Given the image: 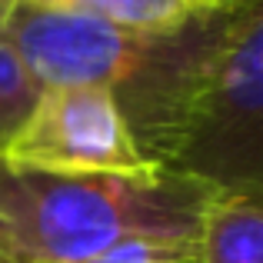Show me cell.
Instances as JSON below:
<instances>
[{
    "label": "cell",
    "instance_id": "6da1fadb",
    "mask_svg": "<svg viewBox=\"0 0 263 263\" xmlns=\"http://www.w3.org/2000/svg\"><path fill=\"white\" fill-rule=\"evenodd\" d=\"M233 13L237 7L197 10L170 30H120L24 4L4 33L40 87L107 90L143 160L170 170L217 70Z\"/></svg>",
    "mask_w": 263,
    "mask_h": 263
},
{
    "label": "cell",
    "instance_id": "7a4b0ae2",
    "mask_svg": "<svg viewBox=\"0 0 263 263\" xmlns=\"http://www.w3.org/2000/svg\"><path fill=\"white\" fill-rule=\"evenodd\" d=\"M220 186L180 170L44 174L0 160V263H87L123 240L197 247Z\"/></svg>",
    "mask_w": 263,
    "mask_h": 263
},
{
    "label": "cell",
    "instance_id": "3957f363",
    "mask_svg": "<svg viewBox=\"0 0 263 263\" xmlns=\"http://www.w3.org/2000/svg\"><path fill=\"white\" fill-rule=\"evenodd\" d=\"M170 170L220 190L263 193V0L237 7L217 70Z\"/></svg>",
    "mask_w": 263,
    "mask_h": 263
},
{
    "label": "cell",
    "instance_id": "277c9868",
    "mask_svg": "<svg viewBox=\"0 0 263 263\" xmlns=\"http://www.w3.org/2000/svg\"><path fill=\"white\" fill-rule=\"evenodd\" d=\"M0 160L44 174H154L107 90L90 84L40 87Z\"/></svg>",
    "mask_w": 263,
    "mask_h": 263
},
{
    "label": "cell",
    "instance_id": "5b68a950",
    "mask_svg": "<svg viewBox=\"0 0 263 263\" xmlns=\"http://www.w3.org/2000/svg\"><path fill=\"white\" fill-rule=\"evenodd\" d=\"M193 263H263V193L220 190L203 213Z\"/></svg>",
    "mask_w": 263,
    "mask_h": 263
},
{
    "label": "cell",
    "instance_id": "8992f818",
    "mask_svg": "<svg viewBox=\"0 0 263 263\" xmlns=\"http://www.w3.org/2000/svg\"><path fill=\"white\" fill-rule=\"evenodd\" d=\"M30 7L53 13L90 17L120 30H170L197 13L186 0H27Z\"/></svg>",
    "mask_w": 263,
    "mask_h": 263
},
{
    "label": "cell",
    "instance_id": "52a82bcc",
    "mask_svg": "<svg viewBox=\"0 0 263 263\" xmlns=\"http://www.w3.org/2000/svg\"><path fill=\"white\" fill-rule=\"evenodd\" d=\"M37 93H40V84L20 60L17 47L0 30V154L7 150V143L24 123V117L30 114Z\"/></svg>",
    "mask_w": 263,
    "mask_h": 263
},
{
    "label": "cell",
    "instance_id": "ba28073f",
    "mask_svg": "<svg viewBox=\"0 0 263 263\" xmlns=\"http://www.w3.org/2000/svg\"><path fill=\"white\" fill-rule=\"evenodd\" d=\"M197 260V247L193 243H170V240H123L114 243L110 250L97 253L87 263H193Z\"/></svg>",
    "mask_w": 263,
    "mask_h": 263
},
{
    "label": "cell",
    "instance_id": "9c48e42d",
    "mask_svg": "<svg viewBox=\"0 0 263 263\" xmlns=\"http://www.w3.org/2000/svg\"><path fill=\"white\" fill-rule=\"evenodd\" d=\"M186 4H193L197 10H227V7H240L243 0H186Z\"/></svg>",
    "mask_w": 263,
    "mask_h": 263
},
{
    "label": "cell",
    "instance_id": "30bf717a",
    "mask_svg": "<svg viewBox=\"0 0 263 263\" xmlns=\"http://www.w3.org/2000/svg\"><path fill=\"white\" fill-rule=\"evenodd\" d=\"M24 4H27V0H0V30L10 24V17H13V13H17Z\"/></svg>",
    "mask_w": 263,
    "mask_h": 263
}]
</instances>
